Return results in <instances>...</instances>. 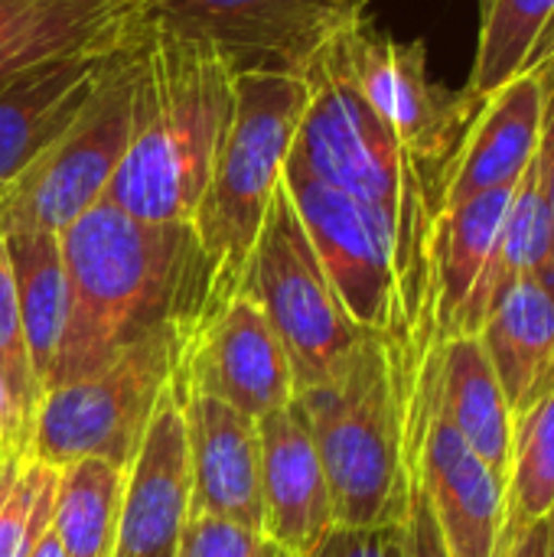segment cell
<instances>
[{"label": "cell", "instance_id": "obj_1", "mask_svg": "<svg viewBox=\"0 0 554 557\" xmlns=\"http://www.w3.org/2000/svg\"><path fill=\"white\" fill-rule=\"evenodd\" d=\"M69 313L49 388L88 379L160 330L186 339L216 317L212 271L189 222H140L101 199L62 235Z\"/></svg>", "mask_w": 554, "mask_h": 557}, {"label": "cell", "instance_id": "obj_2", "mask_svg": "<svg viewBox=\"0 0 554 557\" xmlns=\"http://www.w3.org/2000/svg\"><path fill=\"white\" fill-rule=\"evenodd\" d=\"M131 62V137L104 199L140 222H193L235 114V72L216 46L157 23Z\"/></svg>", "mask_w": 554, "mask_h": 557}, {"label": "cell", "instance_id": "obj_3", "mask_svg": "<svg viewBox=\"0 0 554 557\" xmlns=\"http://www.w3.org/2000/svg\"><path fill=\"white\" fill-rule=\"evenodd\" d=\"M408 336L369 333L340 375L291 398L320 454L336 529L405 525Z\"/></svg>", "mask_w": 554, "mask_h": 557}, {"label": "cell", "instance_id": "obj_4", "mask_svg": "<svg viewBox=\"0 0 554 557\" xmlns=\"http://www.w3.org/2000/svg\"><path fill=\"white\" fill-rule=\"evenodd\" d=\"M304 82L310 98L287 163L389 215L415 277L428 287V248L444 206L447 170L415 157L392 134L330 46L310 62Z\"/></svg>", "mask_w": 554, "mask_h": 557}, {"label": "cell", "instance_id": "obj_5", "mask_svg": "<svg viewBox=\"0 0 554 557\" xmlns=\"http://www.w3.org/2000/svg\"><path fill=\"white\" fill-rule=\"evenodd\" d=\"M307 98L297 75H235V114L189 222L212 271L216 313L242 290Z\"/></svg>", "mask_w": 554, "mask_h": 557}, {"label": "cell", "instance_id": "obj_6", "mask_svg": "<svg viewBox=\"0 0 554 557\" xmlns=\"http://www.w3.org/2000/svg\"><path fill=\"white\" fill-rule=\"evenodd\" d=\"M281 180L353 323L366 333L415 330L428 313V287L415 277L392 219L287 160Z\"/></svg>", "mask_w": 554, "mask_h": 557}, {"label": "cell", "instance_id": "obj_7", "mask_svg": "<svg viewBox=\"0 0 554 557\" xmlns=\"http://www.w3.org/2000/svg\"><path fill=\"white\" fill-rule=\"evenodd\" d=\"M183 346V330H160L127 346L101 372L42 392L26 457L56 470L88 457L127 470L173 382Z\"/></svg>", "mask_w": 554, "mask_h": 557}, {"label": "cell", "instance_id": "obj_8", "mask_svg": "<svg viewBox=\"0 0 554 557\" xmlns=\"http://www.w3.org/2000/svg\"><path fill=\"white\" fill-rule=\"evenodd\" d=\"M242 294L261 307L281 339L294 375V395L340 375L353 349L369 336L353 323L323 274L284 180L278 183L258 232Z\"/></svg>", "mask_w": 554, "mask_h": 557}, {"label": "cell", "instance_id": "obj_9", "mask_svg": "<svg viewBox=\"0 0 554 557\" xmlns=\"http://www.w3.org/2000/svg\"><path fill=\"white\" fill-rule=\"evenodd\" d=\"M134 46L114 59L85 111L0 193V235H62L104 199L131 137Z\"/></svg>", "mask_w": 554, "mask_h": 557}, {"label": "cell", "instance_id": "obj_10", "mask_svg": "<svg viewBox=\"0 0 554 557\" xmlns=\"http://www.w3.org/2000/svg\"><path fill=\"white\" fill-rule=\"evenodd\" d=\"M405 467L421 486L451 557H500L503 480L451 428L438 405L431 326L408 349L405 388Z\"/></svg>", "mask_w": 554, "mask_h": 557}, {"label": "cell", "instance_id": "obj_11", "mask_svg": "<svg viewBox=\"0 0 554 557\" xmlns=\"http://www.w3.org/2000/svg\"><path fill=\"white\" fill-rule=\"evenodd\" d=\"M372 0H144L147 23L202 39L235 75H297L346 29L366 20Z\"/></svg>", "mask_w": 554, "mask_h": 557}, {"label": "cell", "instance_id": "obj_12", "mask_svg": "<svg viewBox=\"0 0 554 557\" xmlns=\"http://www.w3.org/2000/svg\"><path fill=\"white\" fill-rule=\"evenodd\" d=\"M330 49L392 134L415 157L447 170L480 104L434 82L424 42H398L362 20Z\"/></svg>", "mask_w": 554, "mask_h": 557}, {"label": "cell", "instance_id": "obj_13", "mask_svg": "<svg viewBox=\"0 0 554 557\" xmlns=\"http://www.w3.org/2000/svg\"><path fill=\"white\" fill-rule=\"evenodd\" d=\"M170 392L180 401L189 395L216 398L255 421L291 405V362L248 294L238 290L186 339Z\"/></svg>", "mask_w": 554, "mask_h": 557}, {"label": "cell", "instance_id": "obj_14", "mask_svg": "<svg viewBox=\"0 0 554 557\" xmlns=\"http://www.w3.org/2000/svg\"><path fill=\"white\" fill-rule=\"evenodd\" d=\"M189 441L180 398L167 388L127 467L111 557H176L189 519Z\"/></svg>", "mask_w": 554, "mask_h": 557}, {"label": "cell", "instance_id": "obj_15", "mask_svg": "<svg viewBox=\"0 0 554 557\" xmlns=\"http://www.w3.org/2000/svg\"><path fill=\"white\" fill-rule=\"evenodd\" d=\"M189 441V519H225L264 529L258 421L216 398L180 401Z\"/></svg>", "mask_w": 554, "mask_h": 557}, {"label": "cell", "instance_id": "obj_16", "mask_svg": "<svg viewBox=\"0 0 554 557\" xmlns=\"http://www.w3.org/2000/svg\"><path fill=\"white\" fill-rule=\"evenodd\" d=\"M264 535L291 557H313L336 529L327 473L313 437L294 408L258 418Z\"/></svg>", "mask_w": 554, "mask_h": 557}, {"label": "cell", "instance_id": "obj_17", "mask_svg": "<svg viewBox=\"0 0 554 557\" xmlns=\"http://www.w3.org/2000/svg\"><path fill=\"white\" fill-rule=\"evenodd\" d=\"M545 117V62L526 69L493 95H487L460 137L447 166L444 206L451 209L470 196L516 186L539 153Z\"/></svg>", "mask_w": 554, "mask_h": 557}, {"label": "cell", "instance_id": "obj_18", "mask_svg": "<svg viewBox=\"0 0 554 557\" xmlns=\"http://www.w3.org/2000/svg\"><path fill=\"white\" fill-rule=\"evenodd\" d=\"M144 26V0H0V82L78 52H121Z\"/></svg>", "mask_w": 554, "mask_h": 557}, {"label": "cell", "instance_id": "obj_19", "mask_svg": "<svg viewBox=\"0 0 554 557\" xmlns=\"http://www.w3.org/2000/svg\"><path fill=\"white\" fill-rule=\"evenodd\" d=\"M121 52H78L0 82V193L85 111Z\"/></svg>", "mask_w": 554, "mask_h": 557}, {"label": "cell", "instance_id": "obj_20", "mask_svg": "<svg viewBox=\"0 0 554 557\" xmlns=\"http://www.w3.org/2000/svg\"><path fill=\"white\" fill-rule=\"evenodd\" d=\"M506 405L516 414L554 392V290L539 277L513 281L477 333Z\"/></svg>", "mask_w": 554, "mask_h": 557}, {"label": "cell", "instance_id": "obj_21", "mask_svg": "<svg viewBox=\"0 0 554 557\" xmlns=\"http://www.w3.org/2000/svg\"><path fill=\"white\" fill-rule=\"evenodd\" d=\"M516 186L490 189L480 196H470L451 209H441L431 248H428V320L434 339H441L451 326V320L460 313L467 297L473 294L480 274L487 271L509 202Z\"/></svg>", "mask_w": 554, "mask_h": 557}, {"label": "cell", "instance_id": "obj_22", "mask_svg": "<svg viewBox=\"0 0 554 557\" xmlns=\"http://www.w3.org/2000/svg\"><path fill=\"white\" fill-rule=\"evenodd\" d=\"M434 385L438 405L451 428L473 447V454L506 483L509 470V441H513V411L496 382V372L477 336L434 339Z\"/></svg>", "mask_w": 554, "mask_h": 557}, {"label": "cell", "instance_id": "obj_23", "mask_svg": "<svg viewBox=\"0 0 554 557\" xmlns=\"http://www.w3.org/2000/svg\"><path fill=\"white\" fill-rule=\"evenodd\" d=\"M13 284H16V304L23 320V339L29 349V362L36 372V382L49 385L59 343L65 333V313H69V281H65V261L59 235L49 232H13L3 235Z\"/></svg>", "mask_w": 554, "mask_h": 557}, {"label": "cell", "instance_id": "obj_24", "mask_svg": "<svg viewBox=\"0 0 554 557\" xmlns=\"http://www.w3.org/2000/svg\"><path fill=\"white\" fill-rule=\"evenodd\" d=\"M127 470L108 460H75L59 467L52 535L65 557H111L118 542Z\"/></svg>", "mask_w": 554, "mask_h": 557}, {"label": "cell", "instance_id": "obj_25", "mask_svg": "<svg viewBox=\"0 0 554 557\" xmlns=\"http://www.w3.org/2000/svg\"><path fill=\"white\" fill-rule=\"evenodd\" d=\"M554 512V392L539 405L513 418L509 470L503 483V539L500 557L509 545Z\"/></svg>", "mask_w": 554, "mask_h": 557}, {"label": "cell", "instance_id": "obj_26", "mask_svg": "<svg viewBox=\"0 0 554 557\" xmlns=\"http://www.w3.org/2000/svg\"><path fill=\"white\" fill-rule=\"evenodd\" d=\"M554 23V0H496L480 16L477 59L464 95L483 101L526 69L539 65V49Z\"/></svg>", "mask_w": 554, "mask_h": 557}, {"label": "cell", "instance_id": "obj_27", "mask_svg": "<svg viewBox=\"0 0 554 557\" xmlns=\"http://www.w3.org/2000/svg\"><path fill=\"white\" fill-rule=\"evenodd\" d=\"M59 470L23 460L0 493V557H29L33 545L52 525Z\"/></svg>", "mask_w": 554, "mask_h": 557}, {"label": "cell", "instance_id": "obj_28", "mask_svg": "<svg viewBox=\"0 0 554 557\" xmlns=\"http://www.w3.org/2000/svg\"><path fill=\"white\" fill-rule=\"evenodd\" d=\"M0 382L7 385L10 398L16 401L20 414L26 418V424L33 431V418H36V408L42 401V385L36 382L29 349L23 339L16 284H13V268H10L3 235H0Z\"/></svg>", "mask_w": 554, "mask_h": 557}, {"label": "cell", "instance_id": "obj_29", "mask_svg": "<svg viewBox=\"0 0 554 557\" xmlns=\"http://www.w3.org/2000/svg\"><path fill=\"white\" fill-rule=\"evenodd\" d=\"M176 557H291L264 532L225 519H186Z\"/></svg>", "mask_w": 554, "mask_h": 557}, {"label": "cell", "instance_id": "obj_30", "mask_svg": "<svg viewBox=\"0 0 554 557\" xmlns=\"http://www.w3.org/2000/svg\"><path fill=\"white\" fill-rule=\"evenodd\" d=\"M313 557H405L402 525L382 529H333Z\"/></svg>", "mask_w": 554, "mask_h": 557}, {"label": "cell", "instance_id": "obj_31", "mask_svg": "<svg viewBox=\"0 0 554 557\" xmlns=\"http://www.w3.org/2000/svg\"><path fill=\"white\" fill-rule=\"evenodd\" d=\"M402 545H405V557H451L444 548L441 529L434 522V512L411 476H408V516L402 525Z\"/></svg>", "mask_w": 554, "mask_h": 557}, {"label": "cell", "instance_id": "obj_32", "mask_svg": "<svg viewBox=\"0 0 554 557\" xmlns=\"http://www.w3.org/2000/svg\"><path fill=\"white\" fill-rule=\"evenodd\" d=\"M545 117H542V140H539V180H542V196L549 206L554 238V52L545 59Z\"/></svg>", "mask_w": 554, "mask_h": 557}, {"label": "cell", "instance_id": "obj_33", "mask_svg": "<svg viewBox=\"0 0 554 557\" xmlns=\"http://www.w3.org/2000/svg\"><path fill=\"white\" fill-rule=\"evenodd\" d=\"M29 424L20 414L16 401L10 398L7 385L0 382V454L10 460H23L29 454Z\"/></svg>", "mask_w": 554, "mask_h": 557}, {"label": "cell", "instance_id": "obj_34", "mask_svg": "<svg viewBox=\"0 0 554 557\" xmlns=\"http://www.w3.org/2000/svg\"><path fill=\"white\" fill-rule=\"evenodd\" d=\"M506 557H554V529H552V516L535 522L532 529H526L513 545Z\"/></svg>", "mask_w": 554, "mask_h": 557}, {"label": "cell", "instance_id": "obj_35", "mask_svg": "<svg viewBox=\"0 0 554 557\" xmlns=\"http://www.w3.org/2000/svg\"><path fill=\"white\" fill-rule=\"evenodd\" d=\"M29 557H65L62 555V548H59V542H56V535H52V529H46V532H42V539L33 545Z\"/></svg>", "mask_w": 554, "mask_h": 557}, {"label": "cell", "instance_id": "obj_36", "mask_svg": "<svg viewBox=\"0 0 554 557\" xmlns=\"http://www.w3.org/2000/svg\"><path fill=\"white\" fill-rule=\"evenodd\" d=\"M23 460H26V457H23ZM23 460H7V463H0V493H3V486L13 480V473H16V467H20Z\"/></svg>", "mask_w": 554, "mask_h": 557}, {"label": "cell", "instance_id": "obj_37", "mask_svg": "<svg viewBox=\"0 0 554 557\" xmlns=\"http://www.w3.org/2000/svg\"><path fill=\"white\" fill-rule=\"evenodd\" d=\"M549 52H554V23H552V29H549V36H545V42H542V49H539V62H542Z\"/></svg>", "mask_w": 554, "mask_h": 557}, {"label": "cell", "instance_id": "obj_38", "mask_svg": "<svg viewBox=\"0 0 554 557\" xmlns=\"http://www.w3.org/2000/svg\"><path fill=\"white\" fill-rule=\"evenodd\" d=\"M477 3H480V16H483V13H487V10H490V7H493L496 0H477Z\"/></svg>", "mask_w": 554, "mask_h": 557}, {"label": "cell", "instance_id": "obj_39", "mask_svg": "<svg viewBox=\"0 0 554 557\" xmlns=\"http://www.w3.org/2000/svg\"><path fill=\"white\" fill-rule=\"evenodd\" d=\"M7 460H10V457H3V454H0V463H7Z\"/></svg>", "mask_w": 554, "mask_h": 557}, {"label": "cell", "instance_id": "obj_40", "mask_svg": "<svg viewBox=\"0 0 554 557\" xmlns=\"http://www.w3.org/2000/svg\"><path fill=\"white\" fill-rule=\"evenodd\" d=\"M552 529H554V512H552Z\"/></svg>", "mask_w": 554, "mask_h": 557}]
</instances>
